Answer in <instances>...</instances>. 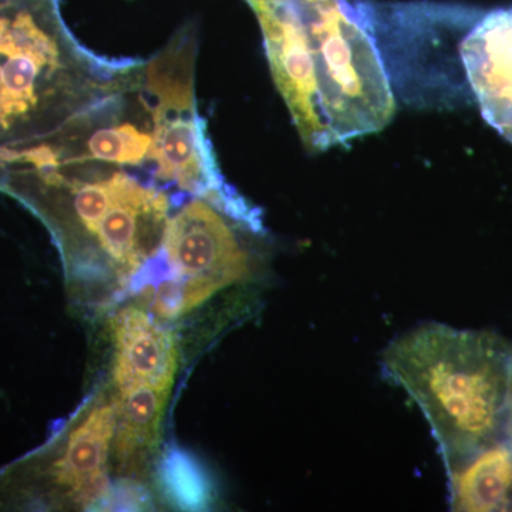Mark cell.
<instances>
[{
  "label": "cell",
  "instance_id": "obj_7",
  "mask_svg": "<svg viewBox=\"0 0 512 512\" xmlns=\"http://www.w3.org/2000/svg\"><path fill=\"white\" fill-rule=\"evenodd\" d=\"M111 329L117 389L144 386L171 392L178 369L173 333L136 306H127L117 313Z\"/></svg>",
  "mask_w": 512,
  "mask_h": 512
},
{
  "label": "cell",
  "instance_id": "obj_4",
  "mask_svg": "<svg viewBox=\"0 0 512 512\" xmlns=\"http://www.w3.org/2000/svg\"><path fill=\"white\" fill-rule=\"evenodd\" d=\"M262 232L259 211L197 200L168 221L161 254L167 274L147 301L156 315L177 318L218 293L252 281L255 256L244 235Z\"/></svg>",
  "mask_w": 512,
  "mask_h": 512
},
{
  "label": "cell",
  "instance_id": "obj_13",
  "mask_svg": "<svg viewBox=\"0 0 512 512\" xmlns=\"http://www.w3.org/2000/svg\"><path fill=\"white\" fill-rule=\"evenodd\" d=\"M508 441L512 444V407H511V416L510 423H508Z\"/></svg>",
  "mask_w": 512,
  "mask_h": 512
},
{
  "label": "cell",
  "instance_id": "obj_8",
  "mask_svg": "<svg viewBox=\"0 0 512 512\" xmlns=\"http://www.w3.org/2000/svg\"><path fill=\"white\" fill-rule=\"evenodd\" d=\"M116 431V407H94L67 440L66 450L55 464V480L66 488L74 503L93 507L109 493L107 461Z\"/></svg>",
  "mask_w": 512,
  "mask_h": 512
},
{
  "label": "cell",
  "instance_id": "obj_6",
  "mask_svg": "<svg viewBox=\"0 0 512 512\" xmlns=\"http://www.w3.org/2000/svg\"><path fill=\"white\" fill-rule=\"evenodd\" d=\"M460 56L484 120L512 144V6L481 16Z\"/></svg>",
  "mask_w": 512,
  "mask_h": 512
},
{
  "label": "cell",
  "instance_id": "obj_9",
  "mask_svg": "<svg viewBox=\"0 0 512 512\" xmlns=\"http://www.w3.org/2000/svg\"><path fill=\"white\" fill-rule=\"evenodd\" d=\"M454 511H512V444L508 440L446 468Z\"/></svg>",
  "mask_w": 512,
  "mask_h": 512
},
{
  "label": "cell",
  "instance_id": "obj_2",
  "mask_svg": "<svg viewBox=\"0 0 512 512\" xmlns=\"http://www.w3.org/2000/svg\"><path fill=\"white\" fill-rule=\"evenodd\" d=\"M382 362L429 421L446 468L508 440L510 340L488 330L426 323L394 339Z\"/></svg>",
  "mask_w": 512,
  "mask_h": 512
},
{
  "label": "cell",
  "instance_id": "obj_12",
  "mask_svg": "<svg viewBox=\"0 0 512 512\" xmlns=\"http://www.w3.org/2000/svg\"><path fill=\"white\" fill-rule=\"evenodd\" d=\"M248 2L251 3L252 8L258 9L262 8L268 0H248Z\"/></svg>",
  "mask_w": 512,
  "mask_h": 512
},
{
  "label": "cell",
  "instance_id": "obj_11",
  "mask_svg": "<svg viewBox=\"0 0 512 512\" xmlns=\"http://www.w3.org/2000/svg\"><path fill=\"white\" fill-rule=\"evenodd\" d=\"M158 484L168 500L184 511H204L214 504L215 488L201 461L183 448L165 451L158 466Z\"/></svg>",
  "mask_w": 512,
  "mask_h": 512
},
{
  "label": "cell",
  "instance_id": "obj_5",
  "mask_svg": "<svg viewBox=\"0 0 512 512\" xmlns=\"http://www.w3.org/2000/svg\"><path fill=\"white\" fill-rule=\"evenodd\" d=\"M109 204L89 234L124 274L140 272L163 247L170 200L153 181L128 173L110 174Z\"/></svg>",
  "mask_w": 512,
  "mask_h": 512
},
{
  "label": "cell",
  "instance_id": "obj_1",
  "mask_svg": "<svg viewBox=\"0 0 512 512\" xmlns=\"http://www.w3.org/2000/svg\"><path fill=\"white\" fill-rule=\"evenodd\" d=\"M276 87L306 147H330L390 123L394 97L372 5L271 0L256 10Z\"/></svg>",
  "mask_w": 512,
  "mask_h": 512
},
{
  "label": "cell",
  "instance_id": "obj_3",
  "mask_svg": "<svg viewBox=\"0 0 512 512\" xmlns=\"http://www.w3.org/2000/svg\"><path fill=\"white\" fill-rule=\"evenodd\" d=\"M104 86L90 56L60 30L26 9L0 15V141L52 136Z\"/></svg>",
  "mask_w": 512,
  "mask_h": 512
},
{
  "label": "cell",
  "instance_id": "obj_10",
  "mask_svg": "<svg viewBox=\"0 0 512 512\" xmlns=\"http://www.w3.org/2000/svg\"><path fill=\"white\" fill-rule=\"evenodd\" d=\"M170 393L144 386L117 389L113 446L114 456L124 473H134L143 467L156 450Z\"/></svg>",
  "mask_w": 512,
  "mask_h": 512
}]
</instances>
